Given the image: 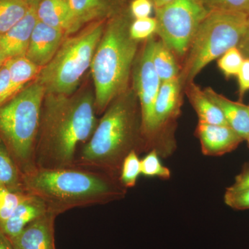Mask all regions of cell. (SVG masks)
I'll return each instance as SVG.
<instances>
[{
	"instance_id": "obj_1",
	"label": "cell",
	"mask_w": 249,
	"mask_h": 249,
	"mask_svg": "<svg viewBox=\"0 0 249 249\" xmlns=\"http://www.w3.org/2000/svg\"><path fill=\"white\" fill-rule=\"evenodd\" d=\"M94 93H45L36 142L37 168L74 166L77 155L96 129Z\"/></svg>"
},
{
	"instance_id": "obj_2",
	"label": "cell",
	"mask_w": 249,
	"mask_h": 249,
	"mask_svg": "<svg viewBox=\"0 0 249 249\" xmlns=\"http://www.w3.org/2000/svg\"><path fill=\"white\" fill-rule=\"evenodd\" d=\"M137 95L127 90L109 104L91 138L80 148L75 165L119 178L125 157L145 152Z\"/></svg>"
},
{
	"instance_id": "obj_3",
	"label": "cell",
	"mask_w": 249,
	"mask_h": 249,
	"mask_svg": "<svg viewBox=\"0 0 249 249\" xmlns=\"http://www.w3.org/2000/svg\"><path fill=\"white\" fill-rule=\"evenodd\" d=\"M26 191L38 196L49 213L59 215L75 208L109 204L127 193L119 178L83 167L36 168L23 175Z\"/></svg>"
},
{
	"instance_id": "obj_4",
	"label": "cell",
	"mask_w": 249,
	"mask_h": 249,
	"mask_svg": "<svg viewBox=\"0 0 249 249\" xmlns=\"http://www.w3.org/2000/svg\"><path fill=\"white\" fill-rule=\"evenodd\" d=\"M130 13L121 11L106 22L92 62L96 113L106 111L117 96L127 91L138 41L129 34Z\"/></svg>"
},
{
	"instance_id": "obj_5",
	"label": "cell",
	"mask_w": 249,
	"mask_h": 249,
	"mask_svg": "<svg viewBox=\"0 0 249 249\" xmlns=\"http://www.w3.org/2000/svg\"><path fill=\"white\" fill-rule=\"evenodd\" d=\"M45 93L35 80L0 107V139L23 175L37 168L36 142Z\"/></svg>"
},
{
	"instance_id": "obj_6",
	"label": "cell",
	"mask_w": 249,
	"mask_h": 249,
	"mask_svg": "<svg viewBox=\"0 0 249 249\" xmlns=\"http://www.w3.org/2000/svg\"><path fill=\"white\" fill-rule=\"evenodd\" d=\"M107 20L88 24L83 30L67 37L53 59L42 68L36 80L46 93L70 95L76 91L90 68Z\"/></svg>"
},
{
	"instance_id": "obj_7",
	"label": "cell",
	"mask_w": 249,
	"mask_h": 249,
	"mask_svg": "<svg viewBox=\"0 0 249 249\" xmlns=\"http://www.w3.org/2000/svg\"><path fill=\"white\" fill-rule=\"evenodd\" d=\"M248 17L239 13L210 11L198 27L188 49L183 75L186 81L191 83L210 62L237 47L245 33Z\"/></svg>"
},
{
	"instance_id": "obj_8",
	"label": "cell",
	"mask_w": 249,
	"mask_h": 249,
	"mask_svg": "<svg viewBox=\"0 0 249 249\" xmlns=\"http://www.w3.org/2000/svg\"><path fill=\"white\" fill-rule=\"evenodd\" d=\"M155 9L156 34L178 55L188 52L198 27L210 12L202 0H172Z\"/></svg>"
},
{
	"instance_id": "obj_9",
	"label": "cell",
	"mask_w": 249,
	"mask_h": 249,
	"mask_svg": "<svg viewBox=\"0 0 249 249\" xmlns=\"http://www.w3.org/2000/svg\"><path fill=\"white\" fill-rule=\"evenodd\" d=\"M155 40L150 37L133 70L134 91L140 105L142 132L145 152L151 150L154 134V108L162 82L152 61Z\"/></svg>"
},
{
	"instance_id": "obj_10",
	"label": "cell",
	"mask_w": 249,
	"mask_h": 249,
	"mask_svg": "<svg viewBox=\"0 0 249 249\" xmlns=\"http://www.w3.org/2000/svg\"><path fill=\"white\" fill-rule=\"evenodd\" d=\"M67 37L63 31L37 21L25 56L40 68H43L57 53Z\"/></svg>"
},
{
	"instance_id": "obj_11",
	"label": "cell",
	"mask_w": 249,
	"mask_h": 249,
	"mask_svg": "<svg viewBox=\"0 0 249 249\" xmlns=\"http://www.w3.org/2000/svg\"><path fill=\"white\" fill-rule=\"evenodd\" d=\"M58 215L47 213L12 238L14 249H56L55 245V221Z\"/></svg>"
},
{
	"instance_id": "obj_12",
	"label": "cell",
	"mask_w": 249,
	"mask_h": 249,
	"mask_svg": "<svg viewBox=\"0 0 249 249\" xmlns=\"http://www.w3.org/2000/svg\"><path fill=\"white\" fill-rule=\"evenodd\" d=\"M196 134L204 155L219 157L235 150L244 139L229 125L199 123Z\"/></svg>"
},
{
	"instance_id": "obj_13",
	"label": "cell",
	"mask_w": 249,
	"mask_h": 249,
	"mask_svg": "<svg viewBox=\"0 0 249 249\" xmlns=\"http://www.w3.org/2000/svg\"><path fill=\"white\" fill-rule=\"evenodd\" d=\"M36 1L24 18L4 35L0 36V48L6 58L25 56L31 35L38 19Z\"/></svg>"
},
{
	"instance_id": "obj_14",
	"label": "cell",
	"mask_w": 249,
	"mask_h": 249,
	"mask_svg": "<svg viewBox=\"0 0 249 249\" xmlns=\"http://www.w3.org/2000/svg\"><path fill=\"white\" fill-rule=\"evenodd\" d=\"M79 29L86 24L109 18L124 11V0H70Z\"/></svg>"
},
{
	"instance_id": "obj_15",
	"label": "cell",
	"mask_w": 249,
	"mask_h": 249,
	"mask_svg": "<svg viewBox=\"0 0 249 249\" xmlns=\"http://www.w3.org/2000/svg\"><path fill=\"white\" fill-rule=\"evenodd\" d=\"M37 16L40 22L63 31L67 36L80 30L70 0H40L37 4Z\"/></svg>"
},
{
	"instance_id": "obj_16",
	"label": "cell",
	"mask_w": 249,
	"mask_h": 249,
	"mask_svg": "<svg viewBox=\"0 0 249 249\" xmlns=\"http://www.w3.org/2000/svg\"><path fill=\"white\" fill-rule=\"evenodd\" d=\"M47 213L49 211L45 203L38 196L28 193L14 213L0 226L6 236L12 238L22 231L28 224Z\"/></svg>"
},
{
	"instance_id": "obj_17",
	"label": "cell",
	"mask_w": 249,
	"mask_h": 249,
	"mask_svg": "<svg viewBox=\"0 0 249 249\" xmlns=\"http://www.w3.org/2000/svg\"><path fill=\"white\" fill-rule=\"evenodd\" d=\"M206 96L217 106L224 114L228 125L245 140L249 136V107L240 103L233 102L212 88L204 90Z\"/></svg>"
},
{
	"instance_id": "obj_18",
	"label": "cell",
	"mask_w": 249,
	"mask_h": 249,
	"mask_svg": "<svg viewBox=\"0 0 249 249\" xmlns=\"http://www.w3.org/2000/svg\"><path fill=\"white\" fill-rule=\"evenodd\" d=\"M5 62L9 69L11 77L9 93L11 100L37 78L42 68L26 56L8 58Z\"/></svg>"
},
{
	"instance_id": "obj_19",
	"label": "cell",
	"mask_w": 249,
	"mask_h": 249,
	"mask_svg": "<svg viewBox=\"0 0 249 249\" xmlns=\"http://www.w3.org/2000/svg\"><path fill=\"white\" fill-rule=\"evenodd\" d=\"M188 93L192 106L199 118V123L228 125L222 111L206 96L204 90L191 83Z\"/></svg>"
},
{
	"instance_id": "obj_20",
	"label": "cell",
	"mask_w": 249,
	"mask_h": 249,
	"mask_svg": "<svg viewBox=\"0 0 249 249\" xmlns=\"http://www.w3.org/2000/svg\"><path fill=\"white\" fill-rule=\"evenodd\" d=\"M0 187L11 191L27 192L23 175L18 168L7 147L0 139Z\"/></svg>"
},
{
	"instance_id": "obj_21",
	"label": "cell",
	"mask_w": 249,
	"mask_h": 249,
	"mask_svg": "<svg viewBox=\"0 0 249 249\" xmlns=\"http://www.w3.org/2000/svg\"><path fill=\"white\" fill-rule=\"evenodd\" d=\"M37 0H0V36L10 30Z\"/></svg>"
},
{
	"instance_id": "obj_22",
	"label": "cell",
	"mask_w": 249,
	"mask_h": 249,
	"mask_svg": "<svg viewBox=\"0 0 249 249\" xmlns=\"http://www.w3.org/2000/svg\"><path fill=\"white\" fill-rule=\"evenodd\" d=\"M171 52L161 40L155 41L152 61L162 83L178 76V66Z\"/></svg>"
},
{
	"instance_id": "obj_23",
	"label": "cell",
	"mask_w": 249,
	"mask_h": 249,
	"mask_svg": "<svg viewBox=\"0 0 249 249\" xmlns=\"http://www.w3.org/2000/svg\"><path fill=\"white\" fill-rule=\"evenodd\" d=\"M142 175L146 178H159L162 180L170 179L171 171L162 163L160 156L155 150H150L141 160Z\"/></svg>"
},
{
	"instance_id": "obj_24",
	"label": "cell",
	"mask_w": 249,
	"mask_h": 249,
	"mask_svg": "<svg viewBox=\"0 0 249 249\" xmlns=\"http://www.w3.org/2000/svg\"><path fill=\"white\" fill-rule=\"evenodd\" d=\"M139 155L136 151L131 152L125 157L121 166L119 181L127 189L134 188L137 184L139 177L142 175Z\"/></svg>"
},
{
	"instance_id": "obj_25",
	"label": "cell",
	"mask_w": 249,
	"mask_h": 249,
	"mask_svg": "<svg viewBox=\"0 0 249 249\" xmlns=\"http://www.w3.org/2000/svg\"><path fill=\"white\" fill-rule=\"evenodd\" d=\"M28 192L11 191L0 187V224L6 222L27 196Z\"/></svg>"
},
{
	"instance_id": "obj_26",
	"label": "cell",
	"mask_w": 249,
	"mask_h": 249,
	"mask_svg": "<svg viewBox=\"0 0 249 249\" xmlns=\"http://www.w3.org/2000/svg\"><path fill=\"white\" fill-rule=\"evenodd\" d=\"M243 55L237 47L228 50L218 60V67L226 77L237 76L243 63Z\"/></svg>"
},
{
	"instance_id": "obj_27",
	"label": "cell",
	"mask_w": 249,
	"mask_h": 249,
	"mask_svg": "<svg viewBox=\"0 0 249 249\" xmlns=\"http://www.w3.org/2000/svg\"><path fill=\"white\" fill-rule=\"evenodd\" d=\"M209 11L239 13L249 16V0H202Z\"/></svg>"
},
{
	"instance_id": "obj_28",
	"label": "cell",
	"mask_w": 249,
	"mask_h": 249,
	"mask_svg": "<svg viewBox=\"0 0 249 249\" xmlns=\"http://www.w3.org/2000/svg\"><path fill=\"white\" fill-rule=\"evenodd\" d=\"M157 23L155 18L134 19L129 27V34L134 40L139 41L150 38L157 31Z\"/></svg>"
},
{
	"instance_id": "obj_29",
	"label": "cell",
	"mask_w": 249,
	"mask_h": 249,
	"mask_svg": "<svg viewBox=\"0 0 249 249\" xmlns=\"http://www.w3.org/2000/svg\"><path fill=\"white\" fill-rule=\"evenodd\" d=\"M224 202L233 209H249V188L240 190L227 188L224 195Z\"/></svg>"
},
{
	"instance_id": "obj_30",
	"label": "cell",
	"mask_w": 249,
	"mask_h": 249,
	"mask_svg": "<svg viewBox=\"0 0 249 249\" xmlns=\"http://www.w3.org/2000/svg\"><path fill=\"white\" fill-rule=\"evenodd\" d=\"M153 5L152 0H133L129 6L131 16L134 19L150 17Z\"/></svg>"
},
{
	"instance_id": "obj_31",
	"label": "cell",
	"mask_w": 249,
	"mask_h": 249,
	"mask_svg": "<svg viewBox=\"0 0 249 249\" xmlns=\"http://www.w3.org/2000/svg\"><path fill=\"white\" fill-rule=\"evenodd\" d=\"M10 88L11 77L7 65L4 62L0 67V107L10 101Z\"/></svg>"
},
{
	"instance_id": "obj_32",
	"label": "cell",
	"mask_w": 249,
	"mask_h": 249,
	"mask_svg": "<svg viewBox=\"0 0 249 249\" xmlns=\"http://www.w3.org/2000/svg\"><path fill=\"white\" fill-rule=\"evenodd\" d=\"M238 78L239 91L241 97L249 90V59L245 58L240 71L237 75Z\"/></svg>"
},
{
	"instance_id": "obj_33",
	"label": "cell",
	"mask_w": 249,
	"mask_h": 249,
	"mask_svg": "<svg viewBox=\"0 0 249 249\" xmlns=\"http://www.w3.org/2000/svg\"><path fill=\"white\" fill-rule=\"evenodd\" d=\"M249 188V163H246L241 173L235 178V183L229 189L240 190Z\"/></svg>"
},
{
	"instance_id": "obj_34",
	"label": "cell",
	"mask_w": 249,
	"mask_h": 249,
	"mask_svg": "<svg viewBox=\"0 0 249 249\" xmlns=\"http://www.w3.org/2000/svg\"><path fill=\"white\" fill-rule=\"evenodd\" d=\"M237 47L243 55L244 58L249 59V16L247 19L245 33Z\"/></svg>"
},
{
	"instance_id": "obj_35",
	"label": "cell",
	"mask_w": 249,
	"mask_h": 249,
	"mask_svg": "<svg viewBox=\"0 0 249 249\" xmlns=\"http://www.w3.org/2000/svg\"><path fill=\"white\" fill-rule=\"evenodd\" d=\"M0 249H14L9 237L3 231L0 226Z\"/></svg>"
},
{
	"instance_id": "obj_36",
	"label": "cell",
	"mask_w": 249,
	"mask_h": 249,
	"mask_svg": "<svg viewBox=\"0 0 249 249\" xmlns=\"http://www.w3.org/2000/svg\"><path fill=\"white\" fill-rule=\"evenodd\" d=\"M172 0H152L154 5L155 6V9L156 8L161 7V6L168 4V3L170 2Z\"/></svg>"
},
{
	"instance_id": "obj_37",
	"label": "cell",
	"mask_w": 249,
	"mask_h": 249,
	"mask_svg": "<svg viewBox=\"0 0 249 249\" xmlns=\"http://www.w3.org/2000/svg\"><path fill=\"white\" fill-rule=\"evenodd\" d=\"M6 55H4V52H2L1 49L0 48V67L4 63L5 61H6Z\"/></svg>"
},
{
	"instance_id": "obj_38",
	"label": "cell",
	"mask_w": 249,
	"mask_h": 249,
	"mask_svg": "<svg viewBox=\"0 0 249 249\" xmlns=\"http://www.w3.org/2000/svg\"><path fill=\"white\" fill-rule=\"evenodd\" d=\"M246 140L247 141V142H248V145H249V136L248 137H247V139H246Z\"/></svg>"
},
{
	"instance_id": "obj_39",
	"label": "cell",
	"mask_w": 249,
	"mask_h": 249,
	"mask_svg": "<svg viewBox=\"0 0 249 249\" xmlns=\"http://www.w3.org/2000/svg\"><path fill=\"white\" fill-rule=\"evenodd\" d=\"M37 1H40V0H37Z\"/></svg>"
},
{
	"instance_id": "obj_40",
	"label": "cell",
	"mask_w": 249,
	"mask_h": 249,
	"mask_svg": "<svg viewBox=\"0 0 249 249\" xmlns=\"http://www.w3.org/2000/svg\"></svg>"
}]
</instances>
